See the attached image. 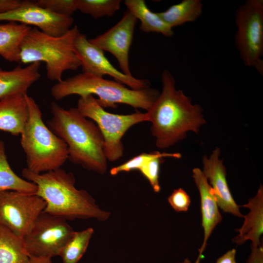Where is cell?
Returning <instances> with one entry per match:
<instances>
[{
  "instance_id": "d6986e66",
  "label": "cell",
  "mask_w": 263,
  "mask_h": 263,
  "mask_svg": "<svg viewBox=\"0 0 263 263\" xmlns=\"http://www.w3.org/2000/svg\"><path fill=\"white\" fill-rule=\"evenodd\" d=\"M31 28L15 22L0 24V56L10 62H20V46Z\"/></svg>"
},
{
  "instance_id": "2e32d148",
  "label": "cell",
  "mask_w": 263,
  "mask_h": 263,
  "mask_svg": "<svg viewBox=\"0 0 263 263\" xmlns=\"http://www.w3.org/2000/svg\"><path fill=\"white\" fill-rule=\"evenodd\" d=\"M242 207L248 208L249 211L244 216V221L241 227L236 230L238 234L232 241L242 245L247 240L251 241V245L259 246L262 244L260 238L263 232V187L260 186L256 194L248 199Z\"/></svg>"
},
{
  "instance_id": "7c38bea8",
  "label": "cell",
  "mask_w": 263,
  "mask_h": 263,
  "mask_svg": "<svg viewBox=\"0 0 263 263\" xmlns=\"http://www.w3.org/2000/svg\"><path fill=\"white\" fill-rule=\"evenodd\" d=\"M0 21L34 26L49 35L59 37L72 28L74 20L72 17L59 15L43 8L35 1L24 0L18 7L0 13Z\"/></svg>"
},
{
  "instance_id": "7a4b0ae2",
  "label": "cell",
  "mask_w": 263,
  "mask_h": 263,
  "mask_svg": "<svg viewBox=\"0 0 263 263\" xmlns=\"http://www.w3.org/2000/svg\"><path fill=\"white\" fill-rule=\"evenodd\" d=\"M21 173L24 179L37 185L36 194L46 203L45 212L66 220L94 219L104 222L111 216L88 192L75 188V178L71 172L59 168L37 174L25 168Z\"/></svg>"
},
{
  "instance_id": "1f68e13d",
  "label": "cell",
  "mask_w": 263,
  "mask_h": 263,
  "mask_svg": "<svg viewBox=\"0 0 263 263\" xmlns=\"http://www.w3.org/2000/svg\"><path fill=\"white\" fill-rule=\"evenodd\" d=\"M236 250L232 249L219 258L216 263H237L235 260Z\"/></svg>"
},
{
  "instance_id": "ffe728a7",
  "label": "cell",
  "mask_w": 263,
  "mask_h": 263,
  "mask_svg": "<svg viewBox=\"0 0 263 263\" xmlns=\"http://www.w3.org/2000/svg\"><path fill=\"white\" fill-rule=\"evenodd\" d=\"M124 2L128 10L140 21L142 31L161 33L167 37L174 35L173 28L164 22L157 13L152 12L144 0H126Z\"/></svg>"
},
{
  "instance_id": "30bf717a",
  "label": "cell",
  "mask_w": 263,
  "mask_h": 263,
  "mask_svg": "<svg viewBox=\"0 0 263 263\" xmlns=\"http://www.w3.org/2000/svg\"><path fill=\"white\" fill-rule=\"evenodd\" d=\"M45 207L43 199L35 194L0 192V225L23 238Z\"/></svg>"
},
{
  "instance_id": "7402d4cb",
  "label": "cell",
  "mask_w": 263,
  "mask_h": 263,
  "mask_svg": "<svg viewBox=\"0 0 263 263\" xmlns=\"http://www.w3.org/2000/svg\"><path fill=\"white\" fill-rule=\"evenodd\" d=\"M0 263H30L23 238L0 225Z\"/></svg>"
},
{
  "instance_id": "f1b7e54d",
  "label": "cell",
  "mask_w": 263,
  "mask_h": 263,
  "mask_svg": "<svg viewBox=\"0 0 263 263\" xmlns=\"http://www.w3.org/2000/svg\"><path fill=\"white\" fill-rule=\"evenodd\" d=\"M168 201L176 212L187 211L191 203L189 195L182 188L174 189L168 197Z\"/></svg>"
},
{
  "instance_id": "836d02e7",
  "label": "cell",
  "mask_w": 263,
  "mask_h": 263,
  "mask_svg": "<svg viewBox=\"0 0 263 263\" xmlns=\"http://www.w3.org/2000/svg\"><path fill=\"white\" fill-rule=\"evenodd\" d=\"M179 263H191V262L188 258H186L183 262Z\"/></svg>"
},
{
  "instance_id": "83f0119b",
  "label": "cell",
  "mask_w": 263,
  "mask_h": 263,
  "mask_svg": "<svg viewBox=\"0 0 263 263\" xmlns=\"http://www.w3.org/2000/svg\"><path fill=\"white\" fill-rule=\"evenodd\" d=\"M160 153L159 151L142 153L120 165L111 168L110 170V174L112 176H115L122 172H129L133 170H138L146 162L156 157Z\"/></svg>"
},
{
  "instance_id": "e0dca14e",
  "label": "cell",
  "mask_w": 263,
  "mask_h": 263,
  "mask_svg": "<svg viewBox=\"0 0 263 263\" xmlns=\"http://www.w3.org/2000/svg\"><path fill=\"white\" fill-rule=\"evenodd\" d=\"M40 62H36L10 71L0 68V100L18 94H25L28 89L40 77Z\"/></svg>"
},
{
  "instance_id": "277c9868",
  "label": "cell",
  "mask_w": 263,
  "mask_h": 263,
  "mask_svg": "<svg viewBox=\"0 0 263 263\" xmlns=\"http://www.w3.org/2000/svg\"><path fill=\"white\" fill-rule=\"evenodd\" d=\"M51 94L57 101L73 94L80 97L94 94L103 108H115L118 104H124L148 111L160 92L151 87L132 90L115 80L82 73L57 82L51 88Z\"/></svg>"
},
{
  "instance_id": "9c48e42d",
  "label": "cell",
  "mask_w": 263,
  "mask_h": 263,
  "mask_svg": "<svg viewBox=\"0 0 263 263\" xmlns=\"http://www.w3.org/2000/svg\"><path fill=\"white\" fill-rule=\"evenodd\" d=\"M75 231L66 219L43 211L23 239L29 257L51 259L58 256Z\"/></svg>"
},
{
  "instance_id": "6da1fadb",
  "label": "cell",
  "mask_w": 263,
  "mask_h": 263,
  "mask_svg": "<svg viewBox=\"0 0 263 263\" xmlns=\"http://www.w3.org/2000/svg\"><path fill=\"white\" fill-rule=\"evenodd\" d=\"M162 88L154 103L146 112L151 123L150 131L156 146L165 149L184 139L187 133H197L206 124L203 109L175 87V80L168 70L161 75Z\"/></svg>"
},
{
  "instance_id": "4fadbf2b",
  "label": "cell",
  "mask_w": 263,
  "mask_h": 263,
  "mask_svg": "<svg viewBox=\"0 0 263 263\" xmlns=\"http://www.w3.org/2000/svg\"><path fill=\"white\" fill-rule=\"evenodd\" d=\"M137 19L128 10L121 19L105 33L89 41L103 51L112 54L117 59L122 72L132 75L129 67V53Z\"/></svg>"
},
{
  "instance_id": "8992f818",
  "label": "cell",
  "mask_w": 263,
  "mask_h": 263,
  "mask_svg": "<svg viewBox=\"0 0 263 263\" xmlns=\"http://www.w3.org/2000/svg\"><path fill=\"white\" fill-rule=\"evenodd\" d=\"M79 33L77 26L59 37L49 35L35 27L32 28L21 43L20 62H43L48 78L59 82L65 71H75L81 66L74 49L75 40Z\"/></svg>"
},
{
  "instance_id": "603a6c76",
  "label": "cell",
  "mask_w": 263,
  "mask_h": 263,
  "mask_svg": "<svg viewBox=\"0 0 263 263\" xmlns=\"http://www.w3.org/2000/svg\"><path fill=\"white\" fill-rule=\"evenodd\" d=\"M34 183L18 176L11 169L5 152L4 142L0 140V192L16 191L36 194Z\"/></svg>"
},
{
  "instance_id": "d6a6232c",
  "label": "cell",
  "mask_w": 263,
  "mask_h": 263,
  "mask_svg": "<svg viewBox=\"0 0 263 263\" xmlns=\"http://www.w3.org/2000/svg\"><path fill=\"white\" fill-rule=\"evenodd\" d=\"M30 263H52L51 258L30 257Z\"/></svg>"
},
{
  "instance_id": "cb8c5ba5",
  "label": "cell",
  "mask_w": 263,
  "mask_h": 263,
  "mask_svg": "<svg viewBox=\"0 0 263 263\" xmlns=\"http://www.w3.org/2000/svg\"><path fill=\"white\" fill-rule=\"evenodd\" d=\"M94 233L92 227L75 231L59 252L63 263H77L85 253Z\"/></svg>"
},
{
  "instance_id": "5bb4252c",
  "label": "cell",
  "mask_w": 263,
  "mask_h": 263,
  "mask_svg": "<svg viewBox=\"0 0 263 263\" xmlns=\"http://www.w3.org/2000/svg\"><path fill=\"white\" fill-rule=\"evenodd\" d=\"M220 150L216 148L208 157L204 155L202 161L203 172L211 186L216 197L218 207L224 212L239 218L244 216L240 207L234 200L226 181V169L223 160L219 159Z\"/></svg>"
},
{
  "instance_id": "ac0fdd59",
  "label": "cell",
  "mask_w": 263,
  "mask_h": 263,
  "mask_svg": "<svg viewBox=\"0 0 263 263\" xmlns=\"http://www.w3.org/2000/svg\"><path fill=\"white\" fill-rule=\"evenodd\" d=\"M28 117L25 94H18L0 100V131L18 136L23 132Z\"/></svg>"
},
{
  "instance_id": "52a82bcc",
  "label": "cell",
  "mask_w": 263,
  "mask_h": 263,
  "mask_svg": "<svg viewBox=\"0 0 263 263\" xmlns=\"http://www.w3.org/2000/svg\"><path fill=\"white\" fill-rule=\"evenodd\" d=\"M86 117L92 120L100 130L104 138V151L108 161L113 162L123 155L122 138L133 125L148 121L147 113L137 112L118 114L105 111L93 95L80 97L76 107Z\"/></svg>"
},
{
  "instance_id": "f546056e",
  "label": "cell",
  "mask_w": 263,
  "mask_h": 263,
  "mask_svg": "<svg viewBox=\"0 0 263 263\" xmlns=\"http://www.w3.org/2000/svg\"><path fill=\"white\" fill-rule=\"evenodd\" d=\"M246 263H263V246H254L251 245V253Z\"/></svg>"
},
{
  "instance_id": "d4e9b609",
  "label": "cell",
  "mask_w": 263,
  "mask_h": 263,
  "mask_svg": "<svg viewBox=\"0 0 263 263\" xmlns=\"http://www.w3.org/2000/svg\"><path fill=\"white\" fill-rule=\"evenodd\" d=\"M120 0H76L77 9L94 19L112 16L120 8Z\"/></svg>"
},
{
  "instance_id": "3957f363",
  "label": "cell",
  "mask_w": 263,
  "mask_h": 263,
  "mask_svg": "<svg viewBox=\"0 0 263 263\" xmlns=\"http://www.w3.org/2000/svg\"><path fill=\"white\" fill-rule=\"evenodd\" d=\"M52 117L48 127L66 143L68 159L88 170L104 174L107 159L104 151V138L97 126L76 108L65 109L53 102Z\"/></svg>"
},
{
  "instance_id": "8fae6325",
  "label": "cell",
  "mask_w": 263,
  "mask_h": 263,
  "mask_svg": "<svg viewBox=\"0 0 263 263\" xmlns=\"http://www.w3.org/2000/svg\"><path fill=\"white\" fill-rule=\"evenodd\" d=\"M74 49L81 61L83 73L102 77L109 75L115 81L127 85L132 90L150 87V83L148 79L126 75L115 68L105 56L103 51L90 43L85 34L80 32L77 36Z\"/></svg>"
},
{
  "instance_id": "ba28073f",
  "label": "cell",
  "mask_w": 263,
  "mask_h": 263,
  "mask_svg": "<svg viewBox=\"0 0 263 263\" xmlns=\"http://www.w3.org/2000/svg\"><path fill=\"white\" fill-rule=\"evenodd\" d=\"M235 42L244 64L263 75V0H247L235 14Z\"/></svg>"
},
{
  "instance_id": "9a60e30c",
  "label": "cell",
  "mask_w": 263,
  "mask_h": 263,
  "mask_svg": "<svg viewBox=\"0 0 263 263\" xmlns=\"http://www.w3.org/2000/svg\"><path fill=\"white\" fill-rule=\"evenodd\" d=\"M192 177L200 193L202 226L204 231L203 243L195 262L199 263L209 237L216 226L221 222L223 217L214 192L203 171L198 168L193 169Z\"/></svg>"
},
{
  "instance_id": "44dd1931",
  "label": "cell",
  "mask_w": 263,
  "mask_h": 263,
  "mask_svg": "<svg viewBox=\"0 0 263 263\" xmlns=\"http://www.w3.org/2000/svg\"><path fill=\"white\" fill-rule=\"evenodd\" d=\"M202 11L203 4L200 0H183L157 14L164 22L173 28L194 21L201 15Z\"/></svg>"
},
{
  "instance_id": "4316f807",
  "label": "cell",
  "mask_w": 263,
  "mask_h": 263,
  "mask_svg": "<svg viewBox=\"0 0 263 263\" xmlns=\"http://www.w3.org/2000/svg\"><path fill=\"white\" fill-rule=\"evenodd\" d=\"M35 2L53 13L66 17H72L77 10L76 0H38Z\"/></svg>"
},
{
  "instance_id": "5b68a950",
  "label": "cell",
  "mask_w": 263,
  "mask_h": 263,
  "mask_svg": "<svg viewBox=\"0 0 263 263\" xmlns=\"http://www.w3.org/2000/svg\"><path fill=\"white\" fill-rule=\"evenodd\" d=\"M25 97L28 117L20 142L26 156V168L37 174L61 168L68 159L67 145L44 123L35 100L27 94Z\"/></svg>"
},
{
  "instance_id": "484cf974",
  "label": "cell",
  "mask_w": 263,
  "mask_h": 263,
  "mask_svg": "<svg viewBox=\"0 0 263 263\" xmlns=\"http://www.w3.org/2000/svg\"><path fill=\"white\" fill-rule=\"evenodd\" d=\"M181 157V154L178 152H160L158 156L143 164L138 170L148 180L153 191L158 193L161 190L159 180L160 165L164 161V158L179 159Z\"/></svg>"
},
{
  "instance_id": "4dcf8cb0",
  "label": "cell",
  "mask_w": 263,
  "mask_h": 263,
  "mask_svg": "<svg viewBox=\"0 0 263 263\" xmlns=\"http://www.w3.org/2000/svg\"><path fill=\"white\" fill-rule=\"evenodd\" d=\"M24 0H0V13L15 9L22 4Z\"/></svg>"
}]
</instances>
